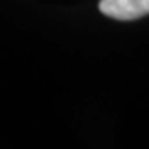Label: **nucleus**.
Here are the masks:
<instances>
[{
	"mask_svg": "<svg viewBox=\"0 0 149 149\" xmlns=\"http://www.w3.org/2000/svg\"><path fill=\"white\" fill-rule=\"evenodd\" d=\"M99 9L115 20H136L149 15V0H101Z\"/></svg>",
	"mask_w": 149,
	"mask_h": 149,
	"instance_id": "f257e3e1",
	"label": "nucleus"
}]
</instances>
